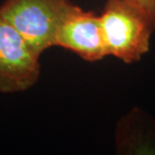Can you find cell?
I'll return each instance as SVG.
<instances>
[{
	"instance_id": "1",
	"label": "cell",
	"mask_w": 155,
	"mask_h": 155,
	"mask_svg": "<svg viewBox=\"0 0 155 155\" xmlns=\"http://www.w3.org/2000/svg\"><path fill=\"white\" fill-rule=\"evenodd\" d=\"M99 17L107 55L134 64L149 51L155 29L135 5L125 0H107Z\"/></svg>"
},
{
	"instance_id": "2",
	"label": "cell",
	"mask_w": 155,
	"mask_h": 155,
	"mask_svg": "<svg viewBox=\"0 0 155 155\" xmlns=\"http://www.w3.org/2000/svg\"><path fill=\"white\" fill-rule=\"evenodd\" d=\"M74 6L71 0H5L0 15L41 55L55 46L58 30Z\"/></svg>"
},
{
	"instance_id": "3",
	"label": "cell",
	"mask_w": 155,
	"mask_h": 155,
	"mask_svg": "<svg viewBox=\"0 0 155 155\" xmlns=\"http://www.w3.org/2000/svg\"><path fill=\"white\" fill-rule=\"evenodd\" d=\"M40 54L0 15V93L24 92L40 76Z\"/></svg>"
},
{
	"instance_id": "4",
	"label": "cell",
	"mask_w": 155,
	"mask_h": 155,
	"mask_svg": "<svg viewBox=\"0 0 155 155\" xmlns=\"http://www.w3.org/2000/svg\"><path fill=\"white\" fill-rule=\"evenodd\" d=\"M55 46L69 49L90 63L108 57L99 15L77 5L61 22Z\"/></svg>"
},
{
	"instance_id": "5",
	"label": "cell",
	"mask_w": 155,
	"mask_h": 155,
	"mask_svg": "<svg viewBox=\"0 0 155 155\" xmlns=\"http://www.w3.org/2000/svg\"><path fill=\"white\" fill-rule=\"evenodd\" d=\"M139 8L152 24L155 29V0H125Z\"/></svg>"
}]
</instances>
